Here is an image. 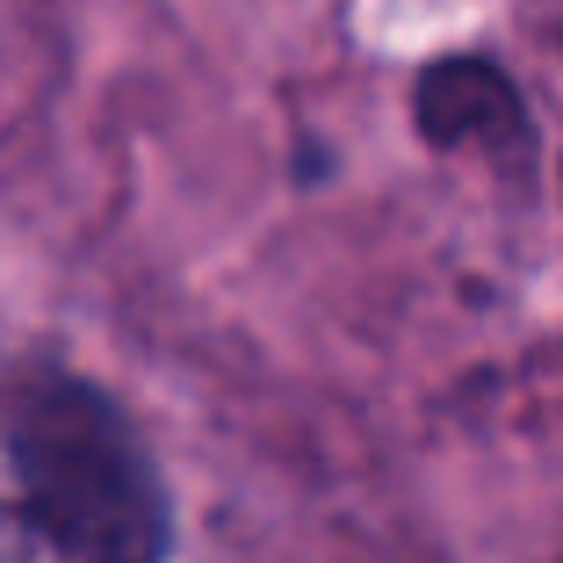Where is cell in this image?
Masks as SVG:
<instances>
[{"label": "cell", "instance_id": "6da1fadb", "mask_svg": "<svg viewBox=\"0 0 563 563\" xmlns=\"http://www.w3.org/2000/svg\"><path fill=\"white\" fill-rule=\"evenodd\" d=\"M0 470L22 563H166L174 506L101 383L30 368L0 390Z\"/></svg>", "mask_w": 563, "mask_h": 563}, {"label": "cell", "instance_id": "7a4b0ae2", "mask_svg": "<svg viewBox=\"0 0 563 563\" xmlns=\"http://www.w3.org/2000/svg\"><path fill=\"white\" fill-rule=\"evenodd\" d=\"M412 131L427 152H477L506 174H534V109L520 95L514 66L492 51H441L412 73Z\"/></svg>", "mask_w": 563, "mask_h": 563}, {"label": "cell", "instance_id": "3957f363", "mask_svg": "<svg viewBox=\"0 0 563 563\" xmlns=\"http://www.w3.org/2000/svg\"><path fill=\"white\" fill-rule=\"evenodd\" d=\"M556 181H563V166H556Z\"/></svg>", "mask_w": 563, "mask_h": 563}]
</instances>
